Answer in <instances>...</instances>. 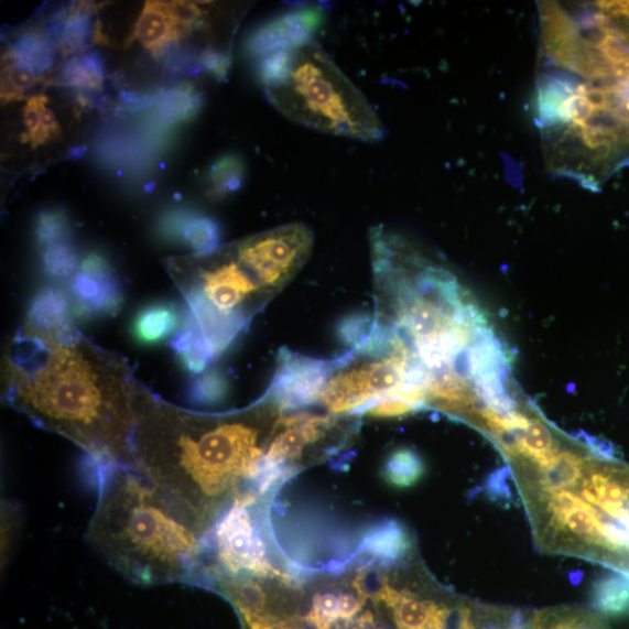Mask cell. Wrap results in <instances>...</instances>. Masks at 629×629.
Here are the masks:
<instances>
[{"instance_id": "6da1fadb", "label": "cell", "mask_w": 629, "mask_h": 629, "mask_svg": "<svg viewBox=\"0 0 629 629\" xmlns=\"http://www.w3.org/2000/svg\"><path fill=\"white\" fill-rule=\"evenodd\" d=\"M280 413L269 400L237 413H197L140 387L134 468L210 535L234 507L257 501Z\"/></svg>"}, {"instance_id": "7a4b0ae2", "label": "cell", "mask_w": 629, "mask_h": 629, "mask_svg": "<svg viewBox=\"0 0 629 629\" xmlns=\"http://www.w3.org/2000/svg\"><path fill=\"white\" fill-rule=\"evenodd\" d=\"M6 398L19 412L83 448L94 462L135 466L141 384L128 364L77 329L20 330L6 361Z\"/></svg>"}, {"instance_id": "3957f363", "label": "cell", "mask_w": 629, "mask_h": 629, "mask_svg": "<svg viewBox=\"0 0 629 629\" xmlns=\"http://www.w3.org/2000/svg\"><path fill=\"white\" fill-rule=\"evenodd\" d=\"M95 463L98 500L87 535L94 550L139 585L202 584L210 535L133 466Z\"/></svg>"}, {"instance_id": "277c9868", "label": "cell", "mask_w": 629, "mask_h": 629, "mask_svg": "<svg viewBox=\"0 0 629 629\" xmlns=\"http://www.w3.org/2000/svg\"><path fill=\"white\" fill-rule=\"evenodd\" d=\"M257 69L270 104L293 123L364 143L387 137L369 99L316 40L262 58Z\"/></svg>"}, {"instance_id": "5b68a950", "label": "cell", "mask_w": 629, "mask_h": 629, "mask_svg": "<svg viewBox=\"0 0 629 629\" xmlns=\"http://www.w3.org/2000/svg\"><path fill=\"white\" fill-rule=\"evenodd\" d=\"M169 271L188 306L187 323L214 357L228 350L273 296L238 258L235 246L172 259Z\"/></svg>"}, {"instance_id": "8992f818", "label": "cell", "mask_w": 629, "mask_h": 629, "mask_svg": "<svg viewBox=\"0 0 629 629\" xmlns=\"http://www.w3.org/2000/svg\"><path fill=\"white\" fill-rule=\"evenodd\" d=\"M370 357L375 359L357 364L351 351L334 360V371L319 400L328 411L364 413L376 402L399 395L412 364L416 362L410 353Z\"/></svg>"}, {"instance_id": "52a82bcc", "label": "cell", "mask_w": 629, "mask_h": 629, "mask_svg": "<svg viewBox=\"0 0 629 629\" xmlns=\"http://www.w3.org/2000/svg\"><path fill=\"white\" fill-rule=\"evenodd\" d=\"M234 246L243 265L275 295L308 260L314 235L303 223H292L234 242Z\"/></svg>"}, {"instance_id": "ba28073f", "label": "cell", "mask_w": 629, "mask_h": 629, "mask_svg": "<svg viewBox=\"0 0 629 629\" xmlns=\"http://www.w3.org/2000/svg\"><path fill=\"white\" fill-rule=\"evenodd\" d=\"M334 371V360H318L282 351L268 400L279 412L308 408L321 400Z\"/></svg>"}, {"instance_id": "9c48e42d", "label": "cell", "mask_w": 629, "mask_h": 629, "mask_svg": "<svg viewBox=\"0 0 629 629\" xmlns=\"http://www.w3.org/2000/svg\"><path fill=\"white\" fill-rule=\"evenodd\" d=\"M322 8H303L279 15L259 26L248 39L247 52L257 61L270 55L295 51L313 42L323 25Z\"/></svg>"}, {"instance_id": "30bf717a", "label": "cell", "mask_w": 629, "mask_h": 629, "mask_svg": "<svg viewBox=\"0 0 629 629\" xmlns=\"http://www.w3.org/2000/svg\"><path fill=\"white\" fill-rule=\"evenodd\" d=\"M76 311L89 315H112L123 306V293L107 258L93 253L83 262L72 281Z\"/></svg>"}, {"instance_id": "8fae6325", "label": "cell", "mask_w": 629, "mask_h": 629, "mask_svg": "<svg viewBox=\"0 0 629 629\" xmlns=\"http://www.w3.org/2000/svg\"><path fill=\"white\" fill-rule=\"evenodd\" d=\"M165 238L184 242L195 254H208L219 248L220 228L210 217L189 210H176L161 220Z\"/></svg>"}, {"instance_id": "7c38bea8", "label": "cell", "mask_w": 629, "mask_h": 629, "mask_svg": "<svg viewBox=\"0 0 629 629\" xmlns=\"http://www.w3.org/2000/svg\"><path fill=\"white\" fill-rule=\"evenodd\" d=\"M192 33L193 31L175 17L171 2H148L135 28L138 42L155 56Z\"/></svg>"}, {"instance_id": "4fadbf2b", "label": "cell", "mask_w": 629, "mask_h": 629, "mask_svg": "<svg viewBox=\"0 0 629 629\" xmlns=\"http://www.w3.org/2000/svg\"><path fill=\"white\" fill-rule=\"evenodd\" d=\"M23 328L47 335L65 334L75 329L71 304L66 295L54 288L45 289L36 294Z\"/></svg>"}, {"instance_id": "5bb4252c", "label": "cell", "mask_w": 629, "mask_h": 629, "mask_svg": "<svg viewBox=\"0 0 629 629\" xmlns=\"http://www.w3.org/2000/svg\"><path fill=\"white\" fill-rule=\"evenodd\" d=\"M466 373L475 383L484 384L505 380V357L501 344L491 333H479L465 354Z\"/></svg>"}, {"instance_id": "9a60e30c", "label": "cell", "mask_w": 629, "mask_h": 629, "mask_svg": "<svg viewBox=\"0 0 629 629\" xmlns=\"http://www.w3.org/2000/svg\"><path fill=\"white\" fill-rule=\"evenodd\" d=\"M522 629H611L604 617L581 606H560L525 614Z\"/></svg>"}, {"instance_id": "2e32d148", "label": "cell", "mask_w": 629, "mask_h": 629, "mask_svg": "<svg viewBox=\"0 0 629 629\" xmlns=\"http://www.w3.org/2000/svg\"><path fill=\"white\" fill-rule=\"evenodd\" d=\"M54 46L48 32L30 30L15 37L7 53V59L24 64L42 77L53 67Z\"/></svg>"}, {"instance_id": "e0dca14e", "label": "cell", "mask_w": 629, "mask_h": 629, "mask_svg": "<svg viewBox=\"0 0 629 629\" xmlns=\"http://www.w3.org/2000/svg\"><path fill=\"white\" fill-rule=\"evenodd\" d=\"M360 550L383 563H395L409 556L412 540L402 524L389 521L365 538Z\"/></svg>"}, {"instance_id": "ac0fdd59", "label": "cell", "mask_w": 629, "mask_h": 629, "mask_svg": "<svg viewBox=\"0 0 629 629\" xmlns=\"http://www.w3.org/2000/svg\"><path fill=\"white\" fill-rule=\"evenodd\" d=\"M88 6L73 7L57 17L56 23L47 31L56 46L65 55L88 46L91 28Z\"/></svg>"}, {"instance_id": "d6986e66", "label": "cell", "mask_w": 629, "mask_h": 629, "mask_svg": "<svg viewBox=\"0 0 629 629\" xmlns=\"http://www.w3.org/2000/svg\"><path fill=\"white\" fill-rule=\"evenodd\" d=\"M180 321L181 317L172 304H151L138 313L132 332L138 341L156 344L170 337L178 328Z\"/></svg>"}, {"instance_id": "ffe728a7", "label": "cell", "mask_w": 629, "mask_h": 629, "mask_svg": "<svg viewBox=\"0 0 629 629\" xmlns=\"http://www.w3.org/2000/svg\"><path fill=\"white\" fill-rule=\"evenodd\" d=\"M59 84L75 89L99 91L105 85V61L98 52L74 56L64 66Z\"/></svg>"}, {"instance_id": "44dd1931", "label": "cell", "mask_w": 629, "mask_h": 629, "mask_svg": "<svg viewBox=\"0 0 629 629\" xmlns=\"http://www.w3.org/2000/svg\"><path fill=\"white\" fill-rule=\"evenodd\" d=\"M425 474L422 457L413 449L400 448L384 462L382 477L395 489L404 490L416 485Z\"/></svg>"}, {"instance_id": "7402d4cb", "label": "cell", "mask_w": 629, "mask_h": 629, "mask_svg": "<svg viewBox=\"0 0 629 629\" xmlns=\"http://www.w3.org/2000/svg\"><path fill=\"white\" fill-rule=\"evenodd\" d=\"M597 612L619 616L629 610V583L621 574L607 575L596 582L593 593Z\"/></svg>"}, {"instance_id": "603a6c76", "label": "cell", "mask_w": 629, "mask_h": 629, "mask_svg": "<svg viewBox=\"0 0 629 629\" xmlns=\"http://www.w3.org/2000/svg\"><path fill=\"white\" fill-rule=\"evenodd\" d=\"M172 347L177 354L182 367L193 373L205 371L209 362L215 358L206 341L200 338L188 323L185 329L175 336Z\"/></svg>"}, {"instance_id": "cb8c5ba5", "label": "cell", "mask_w": 629, "mask_h": 629, "mask_svg": "<svg viewBox=\"0 0 629 629\" xmlns=\"http://www.w3.org/2000/svg\"><path fill=\"white\" fill-rule=\"evenodd\" d=\"M202 106V95L192 86L173 89L159 99V115L167 123L186 121L197 115Z\"/></svg>"}, {"instance_id": "d4e9b609", "label": "cell", "mask_w": 629, "mask_h": 629, "mask_svg": "<svg viewBox=\"0 0 629 629\" xmlns=\"http://www.w3.org/2000/svg\"><path fill=\"white\" fill-rule=\"evenodd\" d=\"M246 166L237 154L220 156L212 165L208 174L210 193L217 197L236 193L243 184Z\"/></svg>"}, {"instance_id": "484cf974", "label": "cell", "mask_w": 629, "mask_h": 629, "mask_svg": "<svg viewBox=\"0 0 629 629\" xmlns=\"http://www.w3.org/2000/svg\"><path fill=\"white\" fill-rule=\"evenodd\" d=\"M42 259L44 271L56 279L72 275L78 265V254L72 238L59 240L42 249Z\"/></svg>"}, {"instance_id": "4316f807", "label": "cell", "mask_w": 629, "mask_h": 629, "mask_svg": "<svg viewBox=\"0 0 629 629\" xmlns=\"http://www.w3.org/2000/svg\"><path fill=\"white\" fill-rule=\"evenodd\" d=\"M72 238L71 223L65 212L40 213L35 221V239L40 250L59 240Z\"/></svg>"}, {"instance_id": "83f0119b", "label": "cell", "mask_w": 629, "mask_h": 629, "mask_svg": "<svg viewBox=\"0 0 629 629\" xmlns=\"http://www.w3.org/2000/svg\"><path fill=\"white\" fill-rule=\"evenodd\" d=\"M229 390L228 380L220 372L213 370L192 382L189 398L198 404H214L225 399Z\"/></svg>"}, {"instance_id": "f1b7e54d", "label": "cell", "mask_w": 629, "mask_h": 629, "mask_svg": "<svg viewBox=\"0 0 629 629\" xmlns=\"http://www.w3.org/2000/svg\"><path fill=\"white\" fill-rule=\"evenodd\" d=\"M4 74L3 98L7 100L22 98L25 90L42 79L31 67L11 59H7Z\"/></svg>"}, {"instance_id": "f546056e", "label": "cell", "mask_w": 629, "mask_h": 629, "mask_svg": "<svg viewBox=\"0 0 629 629\" xmlns=\"http://www.w3.org/2000/svg\"><path fill=\"white\" fill-rule=\"evenodd\" d=\"M236 608L246 629H297L278 616L268 601Z\"/></svg>"}, {"instance_id": "4dcf8cb0", "label": "cell", "mask_w": 629, "mask_h": 629, "mask_svg": "<svg viewBox=\"0 0 629 629\" xmlns=\"http://www.w3.org/2000/svg\"><path fill=\"white\" fill-rule=\"evenodd\" d=\"M375 326V318L367 314L354 315L345 318L338 328L340 340L355 349L367 340Z\"/></svg>"}, {"instance_id": "1f68e13d", "label": "cell", "mask_w": 629, "mask_h": 629, "mask_svg": "<svg viewBox=\"0 0 629 629\" xmlns=\"http://www.w3.org/2000/svg\"><path fill=\"white\" fill-rule=\"evenodd\" d=\"M421 408V404L410 399L393 395L376 402L364 413L371 417L389 419L408 415Z\"/></svg>"}, {"instance_id": "d6a6232c", "label": "cell", "mask_w": 629, "mask_h": 629, "mask_svg": "<svg viewBox=\"0 0 629 629\" xmlns=\"http://www.w3.org/2000/svg\"><path fill=\"white\" fill-rule=\"evenodd\" d=\"M47 105L48 98L44 95H36L28 100L24 108V126L26 128L23 137L24 143H30L32 147L35 143L40 129H42Z\"/></svg>"}, {"instance_id": "836d02e7", "label": "cell", "mask_w": 629, "mask_h": 629, "mask_svg": "<svg viewBox=\"0 0 629 629\" xmlns=\"http://www.w3.org/2000/svg\"><path fill=\"white\" fill-rule=\"evenodd\" d=\"M510 475L511 470L509 468H502L487 478L484 485L486 496L494 501L511 505L513 502V495L510 484L507 481Z\"/></svg>"}, {"instance_id": "e575fe53", "label": "cell", "mask_w": 629, "mask_h": 629, "mask_svg": "<svg viewBox=\"0 0 629 629\" xmlns=\"http://www.w3.org/2000/svg\"><path fill=\"white\" fill-rule=\"evenodd\" d=\"M623 576H625V575H623ZM625 577L627 578V581H628V583H629V575H628V576H625Z\"/></svg>"}]
</instances>
